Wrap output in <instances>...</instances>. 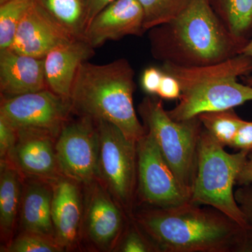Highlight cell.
I'll list each match as a JSON object with an SVG mask.
<instances>
[{
	"instance_id": "obj_5",
	"label": "cell",
	"mask_w": 252,
	"mask_h": 252,
	"mask_svg": "<svg viewBox=\"0 0 252 252\" xmlns=\"http://www.w3.org/2000/svg\"><path fill=\"white\" fill-rule=\"evenodd\" d=\"M248 152H225L206 130L199 137L196 176L191 190L192 203L220 210L243 226H251L235 198L237 177Z\"/></svg>"
},
{
	"instance_id": "obj_25",
	"label": "cell",
	"mask_w": 252,
	"mask_h": 252,
	"mask_svg": "<svg viewBox=\"0 0 252 252\" xmlns=\"http://www.w3.org/2000/svg\"><path fill=\"white\" fill-rule=\"evenodd\" d=\"M62 252L64 249L54 239L23 231L13 238L1 252Z\"/></svg>"
},
{
	"instance_id": "obj_22",
	"label": "cell",
	"mask_w": 252,
	"mask_h": 252,
	"mask_svg": "<svg viewBox=\"0 0 252 252\" xmlns=\"http://www.w3.org/2000/svg\"><path fill=\"white\" fill-rule=\"evenodd\" d=\"M197 117L203 128L224 147H230L239 129L246 122L234 109L203 112Z\"/></svg>"
},
{
	"instance_id": "obj_31",
	"label": "cell",
	"mask_w": 252,
	"mask_h": 252,
	"mask_svg": "<svg viewBox=\"0 0 252 252\" xmlns=\"http://www.w3.org/2000/svg\"><path fill=\"white\" fill-rule=\"evenodd\" d=\"M230 147L248 153L252 152V122L246 121L244 123L239 129Z\"/></svg>"
},
{
	"instance_id": "obj_11",
	"label": "cell",
	"mask_w": 252,
	"mask_h": 252,
	"mask_svg": "<svg viewBox=\"0 0 252 252\" xmlns=\"http://www.w3.org/2000/svg\"><path fill=\"white\" fill-rule=\"evenodd\" d=\"M83 236L101 251H115L130 217L99 180L84 186Z\"/></svg>"
},
{
	"instance_id": "obj_27",
	"label": "cell",
	"mask_w": 252,
	"mask_h": 252,
	"mask_svg": "<svg viewBox=\"0 0 252 252\" xmlns=\"http://www.w3.org/2000/svg\"><path fill=\"white\" fill-rule=\"evenodd\" d=\"M17 140V130L4 117L0 116V160L7 159Z\"/></svg>"
},
{
	"instance_id": "obj_9",
	"label": "cell",
	"mask_w": 252,
	"mask_h": 252,
	"mask_svg": "<svg viewBox=\"0 0 252 252\" xmlns=\"http://www.w3.org/2000/svg\"><path fill=\"white\" fill-rule=\"evenodd\" d=\"M72 113L70 99L48 89L12 97L1 96L0 116L17 132H40L57 139Z\"/></svg>"
},
{
	"instance_id": "obj_12",
	"label": "cell",
	"mask_w": 252,
	"mask_h": 252,
	"mask_svg": "<svg viewBox=\"0 0 252 252\" xmlns=\"http://www.w3.org/2000/svg\"><path fill=\"white\" fill-rule=\"evenodd\" d=\"M52 186V221L55 240L64 251L76 250L83 237L84 196L79 182L61 175Z\"/></svg>"
},
{
	"instance_id": "obj_8",
	"label": "cell",
	"mask_w": 252,
	"mask_h": 252,
	"mask_svg": "<svg viewBox=\"0 0 252 252\" xmlns=\"http://www.w3.org/2000/svg\"><path fill=\"white\" fill-rule=\"evenodd\" d=\"M137 203L171 208L190 202L191 193L182 186L147 132L137 142Z\"/></svg>"
},
{
	"instance_id": "obj_7",
	"label": "cell",
	"mask_w": 252,
	"mask_h": 252,
	"mask_svg": "<svg viewBox=\"0 0 252 252\" xmlns=\"http://www.w3.org/2000/svg\"><path fill=\"white\" fill-rule=\"evenodd\" d=\"M96 122L99 136L98 180L132 218L137 205V142L129 140L114 124Z\"/></svg>"
},
{
	"instance_id": "obj_16",
	"label": "cell",
	"mask_w": 252,
	"mask_h": 252,
	"mask_svg": "<svg viewBox=\"0 0 252 252\" xmlns=\"http://www.w3.org/2000/svg\"><path fill=\"white\" fill-rule=\"evenodd\" d=\"M33 3L18 26L10 49L18 54L44 59L50 51L73 40Z\"/></svg>"
},
{
	"instance_id": "obj_14",
	"label": "cell",
	"mask_w": 252,
	"mask_h": 252,
	"mask_svg": "<svg viewBox=\"0 0 252 252\" xmlns=\"http://www.w3.org/2000/svg\"><path fill=\"white\" fill-rule=\"evenodd\" d=\"M17 132V142L6 160L23 177L51 181L62 175L56 155V138L40 132Z\"/></svg>"
},
{
	"instance_id": "obj_1",
	"label": "cell",
	"mask_w": 252,
	"mask_h": 252,
	"mask_svg": "<svg viewBox=\"0 0 252 252\" xmlns=\"http://www.w3.org/2000/svg\"><path fill=\"white\" fill-rule=\"evenodd\" d=\"M132 219L157 252H252V227L212 207L191 201L171 208L147 207Z\"/></svg>"
},
{
	"instance_id": "obj_30",
	"label": "cell",
	"mask_w": 252,
	"mask_h": 252,
	"mask_svg": "<svg viewBox=\"0 0 252 252\" xmlns=\"http://www.w3.org/2000/svg\"><path fill=\"white\" fill-rule=\"evenodd\" d=\"M235 198L249 224L252 227V184L240 186L235 190Z\"/></svg>"
},
{
	"instance_id": "obj_13",
	"label": "cell",
	"mask_w": 252,
	"mask_h": 252,
	"mask_svg": "<svg viewBox=\"0 0 252 252\" xmlns=\"http://www.w3.org/2000/svg\"><path fill=\"white\" fill-rule=\"evenodd\" d=\"M145 32L144 11L139 1L114 0L94 16L86 29L85 39L96 49L107 41Z\"/></svg>"
},
{
	"instance_id": "obj_32",
	"label": "cell",
	"mask_w": 252,
	"mask_h": 252,
	"mask_svg": "<svg viewBox=\"0 0 252 252\" xmlns=\"http://www.w3.org/2000/svg\"><path fill=\"white\" fill-rule=\"evenodd\" d=\"M252 184V152L248 154V158L237 177L236 185L245 186Z\"/></svg>"
},
{
	"instance_id": "obj_28",
	"label": "cell",
	"mask_w": 252,
	"mask_h": 252,
	"mask_svg": "<svg viewBox=\"0 0 252 252\" xmlns=\"http://www.w3.org/2000/svg\"><path fill=\"white\" fill-rule=\"evenodd\" d=\"M163 74L161 69L155 67L144 69L141 78V86L144 92L149 95L157 94Z\"/></svg>"
},
{
	"instance_id": "obj_35",
	"label": "cell",
	"mask_w": 252,
	"mask_h": 252,
	"mask_svg": "<svg viewBox=\"0 0 252 252\" xmlns=\"http://www.w3.org/2000/svg\"><path fill=\"white\" fill-rule=\"evenodd\" d=\"M9 1V0H0V4H3V3L6 2V1Z\"/></svg>"
},
{
	"instance_id": "obj_21",
	"label": "cell",
	"mask_w": 252,
	"mask_h": 252,
	"mask_svg": "<svg viewBox=\"0 0 252 252\" xmlns=\"http://www.w3.org/2000/svg\"><path fill=\"white\" fill-rule=\"evenodd\" d=\"M228 32L248 43L252 36V0H209Z\"/></svg>"
},
{
	"instance_id": "obj_3",
	"label": "cell",
	"mask_w": 252,
	"mask_h": 252,
	"mask_svg": "<svg viewBox=\"0 0 252 252\" xmlns=\"http://www.w3.org/2000/svg\"><path fill=\"white\" fill-rule=\"evenodd\" d=\"M134 78L133 68L126 59L105 64L83 62L69 97L73 113L111 123L137 142L147 131L134 107Z\"/></svg>"
},
{
	"instance_id": "obj_10",
	"label": "cell",
	"mask_w": 252,
	"mask_h": 252,
	"mask_svg": "<svg viewBox=\"0 0 252 252\" xmlns=\"http://www.w3.org/2000/svg\"><path fill=\"white\" fill-rule=\"evenodd\" d=\"M56 151L62 175L84 187L98 180L99 136L94 119L79 116L69 120L56 139Z\"/></svg>"
},
{
	"instance_id": "obj_2",
	"label": "cell",
	"mask_w": 252,
	"mask_h": 252,
	"mask_svg": "<svg viewBox=\"0 0 252 252\" xmlns=\"http://www.w3.org/2000/svg\"><path fill=\"white\" fill-rule=\"evenodd\" d=\"M148 32L154 59L180 67L223 62L241 54L247 44L230 34L209 0H191L175 19Z\"/></svg>"
},
{
	"instance_id": "obj_17",
	"label": "cell",
	"mask_w": 252,
	"mask_h": 252,
	"mask_svg": "<svg viewBox=\"0 0 252 252\" xmlns=\"http://www.w3.org/2000/svg\"><path fill=\"white\" fill-rule=\"evenodd\" d=\"M94 54V48L86 39H73L50 51L44 58L48 89L69 99L78 68Z\"/></svg>"
},
{
	"instance_id": "obj_19",
	"label": "cell",
	"mask_w": 252,
	"mask_h": 252,
	"mask_svg": "<svg viewBox=\"0 0 252 252\" xmlns=\"http://www.w3.org/2000/svg\"><path fill=\"white\" fill-rule=\"evenodd\" d=\"M0 229L1 239L8 244L21 210L25 177L9 160H0Z\"/></svg>"
},
{
	"instance_id": "obj_6",
	"label": "cell",
	"mask_w": 252,
	"mask_h": 252,
	"mask_svg": "<svg viewBox=\"0 0 252 252\" xmlns=\"http://www.w3.org/2000/svg\"><path fill=\"white\" fill-rule=\"evenodd\" d=\"M138 112L169 166L191 193L198 165L199 137L203 128L198 117L173 120L164 109L161 98L151 95L142 99Z\"/></svg>"
},
{
	"instance_id": "obj_24",
	"label": "cell",
	"mask_w": 252,
	"mask_h": 252,
	"mask_svg": "<svg viewBox=\"0 0 252 252\" xmlns=\"http://www.w3.org/2000/svg\"><path fill=\"white\" fill-rule=\"evenodd\" d=\"M144 11V29L165 24L175 19L191 0H137Z\"/></svg>"
},
{
	"instance_id": "obj_26",
	"label": "cell",
	"mask_w": 252,
	"mask_h": 252,
	"mask_svg": "<svg viewBox=\"0 0 252 252\" xmlns=\"http://www.w3.org/2000/svg\"><path fill=\"white\" fill-rule=\"evenodd\" d=\"M116 251L157 252L153 243L132 218L127 223Z\"/></svg>"
},
{
	"instance_id": "obj_23",
	"label": "cell",
	"mask_w": 252,
	"mask_h": 252,
	"mask_svg": "<svg viewBox=\"0 0 252 252\" xmlns=\"http://www.w3.org/2000/svg\"><path fill=\"white\" fill-rule=\"evenodd\" d=\"M34 0H9L0 4V50L9 49L18 26Z\"/></svg>"
},
{
	"instance_id": "obj_20",
	"label": "cell",
	"mask_w": 252,
	"mask_h": 252,
	"mask_svg": "<svg viewBox=\"0 0 252 252\" xmlns=\"http://www.w3.org/2000/svg\"><path fill=\"white\" fill-rule=\"evenodd\" d=\"M34 4L72 39H85L89 0H34Z\"/></svg>"
},
{
	"instance_id": "obj_18",
	"label": "cell",
	"mask_w": 252,
	"mask_h": 252,
	"mask_svg": "<svg viewBox=\"0 0 252 252\" xmlns=\"http://www.w3.org/2000/svg\"><path fill=\"white\" fill-rule=\"evenodd\" d=\"M52 195L50 181L25 177L20 210L23 231L55 240L51 211Z\"/></svg>"
},
{
	"instance_id": "obj_29",
	"label": "cell",
	"mask_w": 252,
	"mask_h": 252,
	"mask_svg": "<svg viewBox=\"0 0 252 252\" xmlns=\"http://www.w3.org/2000/svg\"><path fill=\"white\" fill-rule=\"evenodd\" d=\"M181 94L182 89L178 80L173 76L164 72L157 95L161 99H179Z\"/></svg>"
},
{
	"instance_id": "obj_34",
	"label": "cell",
	"mask_w": 252,
	"mask_h": 252,
	"mask_svg": "<svg viewBox=\"0 0 252 252\" xmlns=\"http://www.w3.org/2000/svg\"><path fill=\"white\" fill-rule=\"evenodd\" d=\"M245 56H250L252 58V36L251 39L248 41V42L245 44L241 51V54ZM243 79V82L246 85L252 86V74L241 78Z\"/></svg>"
},
{
	"instance_id": "obj_33",
	"label": "cell",
	"mask_w": 252,
	"mask_h": 252,
	"mask_svg": "<svg viewBox=\"0 0 252 252\" xmlns=\"http://www.w3.org/2000/svg\"><path fill=\"white\" fill-rule=\"evenodd\" d=\"M113 1H114V0H89L87 28L94 16L98 14L101 10L104 9L107 5L112 2Z\"/></svg>"
},
{
	"instance_id": "obj_15",
	"label": "cell",
	"mask_w": 252,
	"mask_h": 252,
	"mask_svg": "<svg viewBox=\"0 0 252 252\" xmlns=\"http://www.w3.org/2000/svg\"><path fill=\"white\" fill-rule=\"evenodd\" d=\"M44 59L0 50V91L12 97L47 89Z\"/></svg>"
},
{
	"instance_id": "obj_4",
	"label": "cell",
	"mask_w": 252,
	"mask_h": 252,
	"mask_svg": "<svg viewBox=\"0 0 252 252\" xmlns=\"http://www.w3.org/2000/svg\"><path fill=\"white\" fill-rule=\"evenodd\" d=\"M164 72L180 82L178 103L167 111L177 122L189 120L210 111L234 109L252 100V86L238 82L252 74V58L244 54L210 65L185 67L162 63Z\"/></svg>"
}]
</instances>
